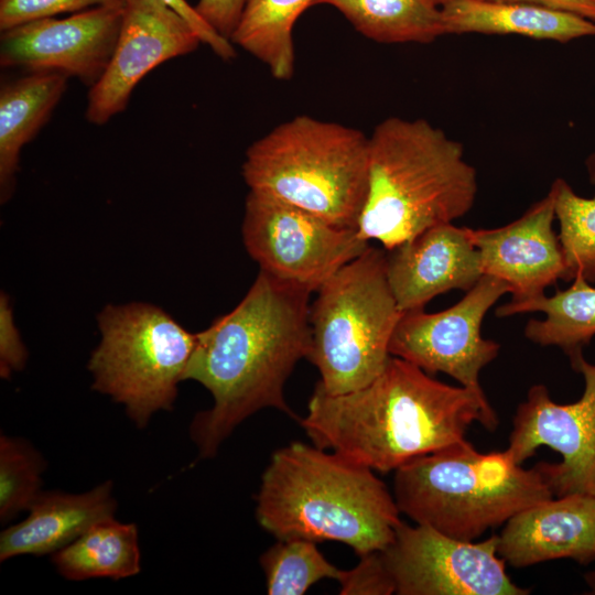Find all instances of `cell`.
I'll list each match as a JSON object with an SVG mask.
<instances>
[{
    "instance_id": "6da1fadb",
    "label": "cell",
    "mask_w": 595,
    "mask_h": 595,
    "mask_svg": "<svg viewBox=\"0 0 595 595\" xmlns=\"http://www.w3.org/2000/svg\"><path fill=\"white\" fill-rule=\"evenodd\" d=\"M309 289L259 271L229 313L197 334L184 380L213 396V407L195 415L190 434L199 458L214 457L247 418L264 408L294 416L284 385L311 349Z\"/></svg>"
},
{
    "instance_id": "7a4b0ae2",
    "label": "cell",
    "mask_w": 595,
    "mask_h": 595,
    "mask_svg": "<svg viewBox=\"0 0 595 595\" xmlns=\"http://www.w3.org/2000/svg\"><path fill=\"white\" fill-rule=\"evenodd\" d=\"M475 422L498 425L484 391L446 385L396 356L360 389L329 394L316 383L300 419L316 447L381 473L465 440Z\"/></svg>"
},
{
    "instance_id": "3957f363",
    "label": "cell",
    "mask_w": 595,
    "mask_h": 595,
    "mask_svg": "<svg viewBox=\"0 0 595 595\" xmlns=\"http://www.w3.org/2000/svg\"><path fill=\"white\" fill-rule=\"evenodd\" d=\"M400 513L374 469L299 442L272 454L257 495V520L278 540L337 541L358 556L392 542Z\"/></svg>"
},
{
    "instance_id": "277c9868",
    "label": "cell",
    "mask_w": 595,
    "mask_h": 595,
    "mask_svg": "<svg viewBox=\"0 0 595 595\" xmlns=\"http://www.w3.org/2000/svg\"><path fill=\"white\" fill-rule=\"evenodd\" d=\"M477 191L462 143L425 119L389 117L369 136V184L357 231L390 250L467 214Z\"/></svg>"
},
{
    "instance_id": "5b68a950",
    "label": "cell",
    "mask_w": 595,
    "mask_h": 595,
    "mask_svg": "<svg viewBox=\"0 0 595 595\" xmlns=\"http://www.w3.org/2000/svg\"><path fill=\"white\" fill-rule=\"evenodd\" d=\"M393 497L416 524L475 541L554 496L539 464L523 468L507 451L480 453L465 439L396 469Z\"/></svg>"
},
{
    "instance_id": "8992f818",
    "label": "cell",
    "mask_w": 595,
    "mask_h": 595,
    "mask_svg": "<svg viewBox=\"0 0 595 595\" xmlns=\"http://www.w3.org/2000/svg\"><path fill=\"white\" fill-rule=\"evenodd\" d=\"M241 173L252 192L357 229L369 184V137L342 123L296 116L249 145Z\"/></svg>"
},
{
    "instance_id": "52a82bcc",
    "label": "cell",
    "mask_w": 595,
    "mask_h": 595,
    "mask_svg": "<svg viewBox=\"0 0 595 595\" xmlns=\"http://www.w3.org/2000/svg\"><path fill=\"white\" fill-rule=\"evenodd\" d=\"M316 292L307 359L321 375L317 383L329 394L369 385L391 356L390 339L402 314L388 281L386 251L369 246Z\"/></svg>"
},
{
    "instance_id": "ba28073f",
    "label": "cell",
    "mask_w": 595,
    "mask_h": 595,
    "mask_svg": "<svg viewBox=\"0 0 595 595\" xmlns=\"http://www.w3.org/2000/svg\"><path fill=\"white\" fill-rule=\"evenodd\" d=\"M97 320L100 342L88 361L93 389L144 428L153 413L173 408L197 334L148 303L107 305Z\"/></svg>"
},
{
    "instance_id": "9c48e42d",
    "label": "cell",
    "mask_w": 595,
    "mask_h": 595,
    "mask_svg": "<svg viewBox=\"0 0 595 595\" xmlns=\"http://www.w3.org/2000/svg\"><path fill=\"white\" fill-rule=\"evenodd\" d=\"M242 240L260 270L316 291L368 247L357 229L342 228L298 206L249 191Z\"/></svg>"
},
{
    "instance_id": "30bf717a",
    "label": "cell",
    "mask_w": 595,
    "mask_h": 595,
    "mask_svg": "<svg viewBox=\"0 0 595 595\" xmlns=\"http://www.w3.org/2000/svg\"><path fill=\"white\" fill-rule=\"evenodd\" d=\"M498 536L464 541L404 522L381 551L399 595H527L506 572Z\"/></svg>"
},
{
    "instance_id": "8fae6325",
    "label": "cell",
    "mask_w": 595,
    "mask_h": 595,
    "mask_svg": "<svg viewBox=\"0 0 595 595\" xmlns=\"http://www.w3.org/2000/svg\"><path fill=\"white\" fill-rule=\"evenodd\" d=\"M571 365L584 377L582 397L560 404L551 399L545 386H532L517 408L506 451L522 464L539 447H550L562 461L538 464L553 496H595V365L582 354L571 359Z\"/></svg>"
},
{
    "instance_id": "7c38bea8",
    "label": "cell",
    "mask_w": 595,
    "mask_h": 595,
    "mask_svg": "<svg viewBox=\"0 0 595 595\" xmlns=\"http://www.w3.org/2000/svg\"><path fill=\"white\" fill-rule=\"evenodd\" d=\"M506 293V282L484 274L459 302L444 311L402 312L390 339V355L483 392L479 372L497 357L500 345L482 336V323Z\"/></svg>"
},
{
    "instance_id": "4fadbf2b",
    "label": "cell",
    "mask_w": 595,
    "mask_h": 595,
    "mask_svg": "<svg viewBox=\"0 0 595 595\" xmlns=\"http://www.w3.org/2000/svg\"><path fill=\"white\" fill-rule=\"evenodd\" d=\"M123 12L125 0H116L1 31L0 65L28 73H58L91 87L109 64Z\"/></svg>"
},
{
    "instance_id": "5bb4252c",
    "label": "cell",
    "mask_w": 595,
    "mask_h": 595,
    "mask_svg": "<svg viewBox=\"0 0 595 595\" xmlns=\"http://www.w3.org/2000/svg\"><path fill=\"white\" fill-rule=\"evenodd\" d=\"M190 24L154 0H125L119 36L109 64L88 94L87 121L101 126L122 112L139 82L162 63L201 44Z\"/></svg>"
},
{
    "instance_id": "9a60e30c",
    "label": "cell",
    "mask_w": 595,
    "mask_h": 595,
    "mask_svg": "<svg viewBox=\"0 0 595 595\" xmlns=\"http://www.w3.org/2000/svg\"><path fill=\"white\" fill-rule=\"evenodd\" d=\"M554 198L551 191L515 221L498 228L472 229L483 274L507 283L511 303L544 295L564 280L565 263L559 235L553 230Z\"/></svg>"
},
{
    "instance_id": "2e32d148",
    "label": "cell",
    "mask_w": 595,
    "mask_h": 595,
    "mask_svg": "<svg viewBox=\"0 0 595 595\" xmlns=\"http://www.w3.org/2000/svg\"><path fill=\"white\" fill-rule=\"evenodd\" d=\"M387 277L401 312L424 309L436 295L470 290L484 275L470 228L442 224L386 250Z\"/></svg>"
},
{
    "instance_id": "e0dca14e",
    "label": "cell",
    "mask_w": 595,
    "mask_h": 595,
    "mask_svg": "<svg viewBox=\"0 0 595 595\" xmlns=\"http://www.w3.org/2000/svg\"><path fill=\"white\" fill-rule=\"evenodd\" d=\"M498 555L513 567L555 559L595 560V496L553 497L512 516L498 536Z\"/></svg>"
},
{
    "instance_id": "ac0fdd59",
    "label": "cell",
    "mask_w": 595,
    "mask_h": 595,
    "mask_svg": "<svg viewBox=\"0 0 595 595\" xmlns=\"http://www.w3.org/2000/svg\"><path fill=\"white\" fill-rule=\"evenodd\" d=\"M111 480L82 494L40 493L29 516L0 534V561L42 556L72 543L94 523L113 517L117 502Z\"/></svg>"
},
{
    "instance_id": "d6986e66",
    "label": "cell",
    "mask_w": 595,
    "mask_h": 595,
    "mask_svg": "<svg viewBox=\"0 0 595 595\" xmlns=\"http://www.w3.org/2000/svg\"><path fill=\"white\" fill-rule=\"evenodd\" d=\"M441 12L445 34H519L561 43L595 35V21L530 4L451 0Z\"/></svg>"
},
{
    "instance_id": "ffe728a7",
    "label": "cell",
    "mask_w": 595,
    "mask_h": 595,
    "mask_svg": "<svg viewBox=\"0 0 595 595\" xmlns=\"http://www.w3.org/2000/svg\"><path fill=\"white\" fill-rule=\"evenodd\" d=\"M68 77L51 72L28 73L0 89V198L12 195L20 154L48 121L67 88Z\"/></svg>"
},
{
    "instance_id": "44dd1931",
    "label": "cell",
    "mask_w": 595,
    "mask_h": 595,
    "mask_svg": "<svg viewBox=\"0 0 595 595\" xmlns=\"http://www.w3.org/2000/svg\"><path fill=\"white\" fill-rule=\"evenodd\" d=\"M527 312H542L545 318H531L524 327L526 337L542 346L560 347L570 360L580 356L595 336V288L582 278H575L570 288L551 296L507 302L497 307L496 315Z\"/></svg>"
},
{
    "instance_id": "7402d4cb",
    "label": "cell",
    "mask_w": 595,
    "mask_h": 595,
    "mask_svg": "<svg viewBox=\"0 0 595 595\" xmlns=\"http://www.w3.org/2000/svg\"><path fill=\"white\" fill-rule=\"evenodd\" d=\"M52 562L69 581L137 575L141 570L138 527L113 517L100 520L53 553Z\"/></svg>"
},
{
    "instance_id": "603a6c76",
    "label": "cell",
    "mask_w": 595,
    "mask_h": 595,
    "mask_svg": "<svg viewBox=\"0 0 595 595\" xmlns=\"http://www.w3.org/2000/svg\"><path fill=\"white\" fill-rule=\"evenodd\" d=\"M315 3L316 0H246L230 41L262 62L274 78L288 80L294 74V24Z\"/></svg>"
},
{
    "instance_id": "cb8c5ba5",
    "label": "cell",
    "mask_w": 595,
    "mask_h": 595,
    "mask_svg": "<svg viewBox=\"0 0 595 595\" xmlns=\"http://www.w3.org/2000/svg\"><path fill=\"white\" fill-rule=\"evenodd\" d=\"M337 9L364 36L379 43H430L444 35L432 0H316Z\"/></svg>"
},
{
    "instance_id": "d4e9b609",
    "label": "cell",
    "mask_w": 595,
    "mask_h": 595,
    "mask_svg": "<svg viewBox=\"0 0 595 595\" xmlns=\"http://www.w3.org/2000/svg\"><path fill=\"white\" fill-rule=\"evenodd\" d=\"M550 191L554 198L555 218L564 263V281L582 278L595 282V196L577 195L563 178H556Z\"/></svg>"
},
{
    "instance_id": "484cf974",
    "label": "cell",
    "mask_w": 595,
    "mask_h": 595,
    "mask_svg": "<svg viewBox=\"0 0 595 595\" xmlns=\"http://www.w3.org/2000/svg\"><path fill=\"white\" fill-rule=\"evenodd\" d=\"M305 539L278 540L260 556L269 595H302L323 578L337 580L340 570Z\"/></svg>"
},
{
    "instance_id": "4316f807",
    "label": "cell",
    "mask_w": 595,
    "mask_h": 595,
    "mask_svg": "<svg viewBox=\"0 0 595 595\" xmlns=\"http://www.w3.org/2000/svg\"><path fill=\"white\" fill-rule=\"evenodd\" d=\"M45 462L26 441L0 436V520L10 521L28 510L41 493Z\"/></svg>"
},
{
    "instance_id": "83f0119b",
    "label": "cell",
    "mask_w": 595,
    "mask_h": 595,
    "mask_svg": "<svg viewBox=\"0 0 595 595\" xmlns=\"http://www.w3.org/2000/svg\"><path fill=\"white\" fill-rule=\"evenodd\" d=\"M116 0H0V30L45 18L72 14Z\"/></svg>"
},
{
    "instance_id": "f1b7e54d",
    "label": "cell",
    "mask_w": 595,
    "mask_h": 595,
    "mask_svg": "<svg viewBox=\"0 0 595 595\" xmlns=\"http://www.w3.org/2000/svg\"><path fill=\"white\" fill-rule=\"evenodd\" d=\"M359 563L340 570L337 578L342 595H390L396 593L393 580L385 564L381 551L359 556Z\"/></svg>"
},
{
    "instance_id": "f546056e",
    "label": "cell",
    "mask_w": 595,
    "mask_h": 595,
    "mask_svg": "<svg viewBox=\"0 0 595 595\" xmlns=\"http://www.w3.org/2000/svg\"><path fill=\"white\" fill-rule=\"evenodd\" d=\"M28 359V350L14 323L9 296L0 295V376L10 378L14 371L22 370Z\"/></svg>"
},
{
    "instance_id": "4dcf8cb0",
    "label": "cell",
    "mask_w": 595,
    "mask_h": 595,
    "mask_svg": "<svg viewBox=\"0 0 595 595\" xmlns=\"http://www.w3.org/2000/svg\"><path fill=\"white\" fill-rule=\"evenodd\" d=\"M169 8L195 31L203 44H206L221 60L230 61L236 57L232 42L216 32L186 0H154Z\"/></svg>"
},
{
    "instance_id": "1f68e13d",
    "label": "cell",
    "mask_w": 595,
    "mask_h": 595,
    "mask_svg": "<svg viewBox=\"0 0 595 595\" xmlns=\"http://www.w3.org/2000/svg\"><path fill=\"white\" fill-rule=\"evenodd\" d=\"M246 0H198L196 11L220 35L230 40Z\"/></svg>"
},
{
    "instance_id": "d6a6232c",
    "label": "cell",
    "mask_w": 595,
    "mask_h": 595,
    "mask_svg": "<svg viewBox=\"0 0 595 595\" xmlns=\"http://www.w3.org/2000/svg\"><path fill=\"white\" fill-rule=\"evenodd\" d=\"M500 3H522L570 12L595 21V0H484Z\"/></svg>"
},
{
    "instance_id": "836d02e7",
    "label": "cell",
    "mask_w": 595,
    "mask_h": 595,
    "mask_svg": "<svg viewBox=\"0 0 595 595\" xmlns=\"http://www.w3.org/2000/svg\"><path fill=\"white\" fill-rule=\"evenodd\" d=\"M586 166L588 171L589 181L592 184H595V154H592L587 159Z\"/></svg>"
},
{
    "instance_id": "e575fe53",
    "label": "cell",
    "mask_w": 595,
    "mask_h": 595,
    "mask_svg": "<svg viewBox=\"0 0 595 595\" xmlns=\"http://www.w3.org/2000/svg\"><path fill=\"white\" fill-rule=\"evenodd\" d=\"M587 584L595 592V572H591L586 575Z\"/></svg>"
},
{
    "instance_id": "d590c367",
    "label": "cell",
    "mask_w": 595,
    "mask_h": 595,
    "mask_svg": "<svg viewBox=\"0 0 595 595\" xmlns=\"http://www.w3.org/2000/svg\"><path fill=\"white\" fill-rule=\"evenodd\" d=\"M437 7H442L451 0H432Z\"/></svg>"
}]
</instances>
